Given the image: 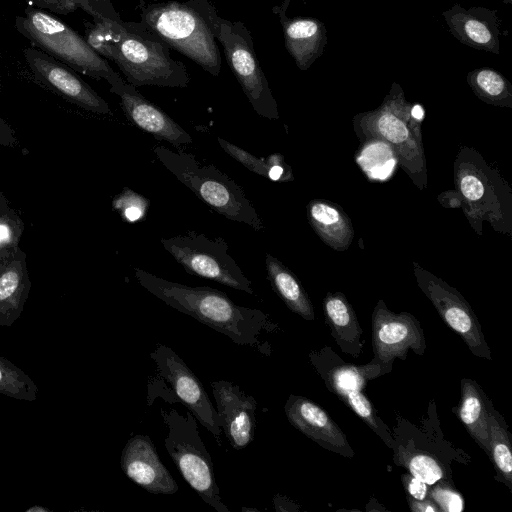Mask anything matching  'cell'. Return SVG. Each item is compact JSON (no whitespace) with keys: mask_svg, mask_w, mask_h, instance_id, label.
<instances>
[{"mask_svg":"<svg viewBox=\"0 0 512 512\" xmlns=\"http://www.w3.org/2000/svg\"><path fill=\"white\" fill-rule=\"evenodd\" d=\"M139 284L170 307L187 314L238 345L262 349L261 336L274 325L258 309L239 306L224 292L211 287H191L134 269Z\"/></svg>","mask_w":512,"mask_h":512,"instance_id":"6da1fadb","label":"cell"},{"mask_svg":"<svg viewBox=\"0 0 512 512\" xmlns=\"http://www.w3.org/2000/svg\"><path fill=\"white\" fill-rule=\"evenodd\" d=\"M217 16L208 0H170L140 6V22L150 32L212 76H219L221 70L214 34Z\"/></svg>","mask_w":512,"mask_h":512,"instance_id":"7a4b0ae2","label":"cell"},{"mask_svg":"<svg viewBox=\"0 0 512 512\" xmlns=\"http://www.w3.org/2000/svg\"><path fill=\"white\" fill-rule=\"evenodd\" d=\"M153 152L164 167L212 210L255 231L263 229L262 219L242 187L213 164L201 163L191 153L161 145L155 146Z\"/></svg>","mask_w":512,"mask_h":512,"instance_id":"3957f363","label":"cell"},{"mask_svg":"<svg viewBox=\"0 0 512 512\" xmlns=\"http://www.w3.org/2000/svg\"><path fill=\"white\" fill-rule=\"evenodd\" d=\"M16 30L33 47L51 55L74 71L97 80H105L110 92L124 84L105 58L97 54L78 32L40 8L26 7L15 19Z\"/></svg>","mask_w":512,"mask_h":512,"instance_id":"277c9868","label":"cell"},{"mask_svg":"<svg viewBox=\"0 0 512 512\" xmlns=\"http://www.w3.org/2000/svg\"><path fill=\"white\" fill-rule=\"evenodd\" d=\"M106 59L116 63L134 87L153 85L186 88L190 77L185 65L173 59L170 47L141 22H124L119 38Z\"/></svg>","mask_w":512,"mask_h":512,"instance_id":"5b68a950","label":"cell"},{"mask_svg":"<svg viewBox=\"0 0 512 512\" xmlns=\"http://www.w3.org/2000/svg\"><path fill=\"white\" fill-rule=\"evenodd\" d=\"M355 131L365 140L379 138L395 151L398 162L421 190L427 186V169L419 120L401 100H389L354 119Z\"/></svg>","mask_w":512,"mask_h":512,"instance_id":"8992f818","label":"cell"},{"mask_svg":"<svg viewBox=\"0 0 512 512\" xmlns=\"http://www.w3.org/2000/svg\"><path fill=\"white\" fill-rule=\"evenodd\" d=\"M167 427L164 446L184 480L200 498L217 512H230L221 498L213 462L198 430L196 418L176 409L160 410Z\"/></svg>","mask_w":512,"mask_h":512,"instance_id":"52a82bcc","label":"cell"},{"mask_svg":"<svg viewBox=\"0 0 512 512\" xmlns=\"http://www.w3.org/2000/svg\"><path fill=\"white\" fill-rule=\"evenodd\" d=\"M455 185L470 219H486L494 229L509 232L511 190L475 150L461 149L454 165Z\"/></svg>","mask_w":512,"mask_h":512,"instance_id":"ba28073f","label":"cell"},{"mask_svg":"<svg viewBox=\"0 0 512 512\" xmlns=\"http://www.w3.org/2000/svg\"><path fill=\"white\" fill-rule=\"evenodd\" d=\"M393 428V461L408 473L429 486L438 482H452L451 461L465 459L442 437L441 430L429 427L420 429L401 417Z\"/></svg>","mask_w":512,"mask_h":512,"instance_id":"9c48e42d","label":"cell"},{"mask_svg":"<svg viewBox=\"0 0 512 512\" xmlns=\"http://www.w3.org/2000/svg\"><path fill=\"white\" fill-rule=\"evenodd\" d=\"M216 39L223 47L226 61L252 108L262 117L278 119L277 103L255 53L253 37L244 23L216 17Z\"/></svg>","mask_w":512,"mask_h":512,"instance_id":"30bf717a","label":"cell"},{"mask_svg":"<svg viewBox=\"0 0 512 512\" xmlns=\"http://www.w3.org/2000/svg\"><path fill=\"white\" fill-rule=\"evenodd\" d=\"M160 242L188 274L216 281L250 295L254 293L251 281L229 254L228 244L222 237L210 239L204 234L188 231L162 238Z\"/></svg>","mask_w":512,"mask_h":512,"instance_id":"8fae6325","label":"cell"},{"mask_svg":"<svg viewBox=\"0 0 512 512\" xmlns=\"http://www.w3.org/2000/svg\"><path fill=\"white\" fill-rule=\"evenodd\" d=\"M413 265L417 285L432 302L443 321L461 337L473 355L491 360V351L481 324L469 303L442 279L416 263Z\"/></svg>","mask_w":512,"mask_h":512,"instance_id":"7c38bea8","label":"cell"},{"mask_svg":"<svg viewBox=\"0 0 512 512\" xmlns=\"http://www.w3.org/2000/svg\"><path fill=\"white\" fill-rule=\"evenodd\" d=\"M150 358L155 363L157 375L172 389L171 402L182 403L221 447L222 430L218 414L198 377L170 347L164 344H158L150 353Z\"/></svg>","mask_w":512,"mask_h":512,"instance_id":"4fadbf2b","label":"cell"},{"mask_svg":"<svg viewBox=\"0 0 512 512\" xmlns=\"http://www.w3.org/2000/svg\"><path fill=\"white\" fill-rule=\"evenodd\" d=\"M373 362L382 375L392 371L396 358L406 360L408 352L424 355L426 340L420 322L408 312L395 313L379 300L372 313Z\"/></svg>","mask_w":512,"mask_h":512,"instance_id":"5bb4252c","label":"cell"},{"mask_svg":"<svg viewBox=\"0 0 512 512\" xmlns=\"http://www.w3.org/2000/svg\"><path fill=\"white\" fill-rule=\"evenodd\" d=\"M23 55L39 83L86 111L112 115L108 103L71 67L35 47L24 48Z\"/></svg>","mask_w":512,"mask_h":512,"instance_id":"9a60e30c","label":"cell"},{"mask_svg":"<svg viewBox=\"0 0 512 512\" xmlns=\"http://www.w3.org/2000/svg\"><path fill=\"white\" fill-rule=\"evenodd\" d=\"M210 384L222 432L234 449L245 448L254 439L256 400L230 381Z\"/></svg>","mask_w":512,"mask_h":512,"instance_id":"2e32d148","label":"cell"},{"mask_svg":"<svg viewBox=\"0 0 512 512\" xmlns=\"http://www.w3.org/2000/svg\"><path fill=\"white\" fill-rule=\"evenodd\" d=\"M120 466L130 480L149 493L171 495L179 489L147 435H135L127 441Z\"/></svg>","mask_w":512,"mask_h":512,"instance_id":"e0dca14e","label":"cell"},{"mask_svg":"<svg viewBox=\"0 0 512 512\" xmlns=\"http://www.w3.org/2000/svg\"><path fill=\"white\" fill-rule=\"evenodd\" d=\"M284 411L293 427L324 449L349 458L355 455L337 423L310 399L291 394Z\"/></svg>","mask_w":512,"mask_h":512,"instance_id":"ac0fdd59","label":"cell"},{"mask_svg":"<svg viewBox=\"0 0 512 512\" xmlns=\"http://www.w3.org/2000/svg\"><path fill=\"white\" fill-rule=\"evenodd\" d=\"M112 93L120 97V106L126 118L141 130L179 148L193 142L190 134L160 107L146 99L136 88L124 82Z\"/></svg>","mask_w":512,"mask_h":512,"instance_id":"d6986e66","label":"cell"},{"mask_svg":"<svg viewBox=\"0 0 512 512\" xmlns=\"http://www.w3.org/2000/svg\"><path fill=\"white\" fill-rule=\"evenodd\" d=\"M309 358L327 388L338 397L349 391H362L369 380L383 376L378 363L371 360L366 365L349 364L327 346L311 351Z\"/></svg>","mask_w":512,"mask_h":512,"instance_id":"ffe728a7","label":"cell"},{"mask_svg":"<svg viewBox=\"0 0 512 512\" xmlns=\"http://www.w3.org/2000/svg\"><path fill=\"white\" fill-rule=\"evenodd\" d=\"M32 282L26 253L19 247L0 260V326L11 327L24 311Z\"/></svg>","mask_w":512,"mask_h":512,"instance_id":"44dd1931","label":"cell"},{"mask_svg":"<svg viewBox=\"0 0 512 512\" xmlns=\"http://www.w3.org/2000/svg\"><path fill=\"white\" fill-rule=\"evenodd\" d=\"M323 309L325 321L341 351L358 358L362 353L363 331L345 295L340 292L327 293Z\"/></svg>","mask_w":512,"mask_h":512,"instance_id":"7402d4cb","label":"cell"},{"mask_svg":"<svg viewBox=\"0 0 512 512\" xmlns=\"http://www.w3.org/2000/svg\"><path fill=\"white\" fill-rule=\"evenodd\" d=\"M307 218L326 245L337 251L348 249L354 229L350 218L337 204L323 199L311 200L307 205Z\"/></svg>","mask_w":512,"mask_h":512,"instance_id":"603a6c76","label":"cell"},{"mask_svg":"<svg viewBox=\"0 0 512 512\" xmlns=\"http://www.w3.org/2000/svg\"><path fill=\"white\" fill-rule=\"evenodd\" d=\"M492 402L481 386L472 379L461 380V400L457 415L470 436L490 455V433L488 425L489 407Z\"/></svg>","mask_w":512,"mask_h":512,"instance_id":"cb8c5ba5","label":"cell"},{"mask_svg":"<svg viewBox=\"0 0 512 512\" xmlns=\"http://www.w3.org/2000/svg\"><path fill=\"white\" fill-rule=\"evenodd\" d=\"M267 278L286 306L307 321L315 319L312 302L296 275L271 254L265 256Z\"/></svg>","mask_w":512,"mask_h":512,"instance_id":"d4e9b609","label":"cell"},{"mask_svg":"<svg viewBox=\"0 0 512 512\" xmlns=\"http://www.w3.org/2000/svg\"><path fill=\"white\" fill-rule=\"evenodd\" d=\"M288 3L289 0H286L281 6H275L272 10L280 18L286 49L293 56L297 65L301 69H305L314 54V44L319 33V25L311 19H288L285 15Z\"/></svg>","mask_w":512,"mask_h":512,"instance_id":"484cf974","label":"cell"},{"mask_svg":"<svg viewBox=\"0 0 512 512\" xmlns=\"http://www.w3.org/2000/svg\"><path fill=\"white\" fill-rule=\"evenodd\" d=\"M217 141L227 154L248 170L275 182L293 181L291 167L281 154L274 153L259 158L223 138L218 137Z\"/></svg>","mask_w":512,"mask_h":512,"instance_id":"4316f807","label":"cell"},{"mask_svg":"<svg viewBox=\"0 0 512 512\" xmlns=\"http://www.w3.org/2000/svg\"><path fill=\"white\" fill-rule=\"evenodd\" d=\"M488 425L490 433V459L492 460L498 476L508 488L512 489V452L510 434L504 419L492 403L489 407Z\"/></svg>","mask_w":512,"mask_h":512,"instance_id":"83f0119b","label":"cell"},{"mask_svg":"<svg viewBox=\"0 0 512 512\" xmlns=\"http://www.w3.org/2000/svg\"><path fill=\"white\" fill-rule=\"evenodd\" d=\"M359 167L370 180L384 181L390 177L398 159L395 151L379 138L365 139L356 154Z\"/></svg>","mask_w":512,"mask_h":512,"instance_id":"f1b7e54d","label":"cell"},{"mask_svg":"<svg viewBox=\"0 0 512 512\" xmlns=\"http://www.w3.org/2000/svg\"><path fill=\"white\" fill-rule=\"evenodd\" d=\"M39 389L22 369L9 359L0 356V393L24 401H35Z\"/></svg>","mask_w":512,"mask_h":512,"instance_id":"f546056e","label":"cell"},{"mask_svg":"<svg viewBox=\"0 0 512 512\" xmlns=\"http://www.w3.org/2000/svg\"><path fill=\"white\" fill-rule=\"evenodd\" d=\"M339 398L381 438L388 448L392 449L394 445L392 432L378 416L371 402L362 391H349L340 395Z\"/></svg>","mask_w":512,"mask_h":512,"instance_id":"4dcf8cb0","label":"cell"},{"mask_svg":"<svg viewBox=\"0 0 512 512\" xmlns=\"http://www.w3.org/2000/svg\"><path fill=\"white\" fill-rule=\"evenodd\" d=\"M473 87L479 92V97L495 105H506L505 100L510 98L505 79L489 69L478 71L474 77Z\"/></svg>","mask_w":512,"mask_h":512,"instance_id":"1f68e13d","label":"cell"},{"mask_svg":"<svg viewBox=\"0 0 512 512\" xmlns=\"http://www.w3.org/2000/svg\"><path fill=\"white\" fill-rule=\"evenodd\" d=\"M24 222L12 208L0 215V260L19 248L24 232Z\"/></svg>","mask_w":512,"mask_h":512,"instance_id":"d6a6232c","label":"cell"},{"mask_svg":"<svg viewBox=\"0 0 512 512\" xmlns=\"http://www.w3.org/2000/svg\"><path fill=\"white\" fill-rule=\"evenodd\" d=\"M112 206L126 222H137L147 213L149 200L125 187L112 201Z\"/></svg>","mask_w":512,"mask_h":512,"instance_id":"836d02e7","label":"cell"},{"mask_svg":"<svg viewBox=\"0 0 512 512\" xmlns=\"http://www.w3.org/2000/svg\"><path fill=\"white\" fill-rule=\"evenodd\" d=\"M428 497L440 511L462 512L464 509V499L456 490L454 484L447 482L433 484L428 490Z\"/></svg>","mask_w":512,"mask_h":512,"instance_id":"e575fe53","label":"cell"},{"mask_svg":"<svg viewBox=\"0 0 512 512\" xmlns=\"http://www.w3.org/2000/svg\"><path fill=\"white\" fill-rule=\"evenodd\" d=\"M78 8L83 9L92 19H107L116 22L123 21L114 8L111 0H73Z\"/></svg>","mask_w":512,"mask_h":512,"instance_id":"d590c367","label":"cell"},{"mask_svg":"<svg viewBox=\"0 0 512 512\" xmlns=\"http://www.w3.org/2000/svg\"><path fill=\"white\" fill-rule=\"evenodd\" d=\"M401 481L407 492V496L415 500H425L428 498L429 485L420 479L412 476L410 473L401 475Z\"/></svg>","mask_w":512,"mask_h":512,"instance_id":"8d00e7d4","label":"cell"},{"mask_svg":"<svg viewBox=\"0 0 512 512\" xmlns=\"http://www.w3.org/2000/svg\"><path fill=\"white\" fill-rule=\"evenodd\" d=\"M35 6L50 13L67 15L74 12L78 6L73 0H29Z\"/></svg>","mask_w":512,"mask_h":512,"instance_id":"74e56055","label":"cell"},{"mask_svg":"<svg viewBox=\"0 0 512 512\" xmlns=\"http://www.w3.org/2000/svg\"><path fill=\"white\" fill-rule=\"evenodd\" d=\"M467 36L479 44H486L491 40V34L488 28L481 22L470 20L465 24Z\"/></svg>","mask_w":512,"mask_h":512,"instance_id":"f35d334b","label":"cell"},{"mask_svg":"<svg viewBox=\"0 0 512 512\" xmlns=\"http://www.w3.org/2000/svg\"><path fill=\"white\" fill-rule=\"evenodd\" d=\"M0 145L14 148L18 146V139L14 129L0 117Z\"/></svg>","mask_w":512,"mask_h":512,"instance_id":"ab89813d","label":"cell"},{"mask_svg":"<svg viewBox=\"0 0 512 512\" xmlns=\"http://www.w3.org/2000/svg\"><path fill=\"white\" fill-rule=\"evenodd\" d=\"M409 507L414 512H439V508L435 503L428 497L425 500H415L411 497H407Z\"/></svg>","mask_w":512,"mask_h":512,"instance_id":"60d3db41","label":"cell"},{"mask_svg":"<svg viewBox=\"0 0 512 512\" xmlns=\"http://www.w3.org/2000/svg\"><path fill=\"white\" fill-rule=\"evenodd\" d=\"M10 208L8 199L0 190V215L5 213Z\"/></svg>","mask_w":512,"mask_h":512,"instance_id":"b9f144b4","label":"cell"},{"mask_svg":"<svg viewBox=\"0 0 512 512\" xmlns=\"http://www.w3.org/2000/svg\"><path fill=\"white\" fill-rule=\"evenodd\" d=\"M47 511L51 512L50 509H47V508L39 506V505H34L25 510V512H47Z\"/></svg>","mask_w":512,"mask_h":512,"instance_id":"7bdbcfd3","label":"cell"},{"mask_svg":"<svg viewBox=\"0 0 512 512\" xmlns=\"http://www.w3.org/2000/svg\"><path fill=\"white\" fill-rule=\"evenodd\" d=\"M246 510H249V511H258V510L253 509V508H252V509L242 508V511H246Z\"/></svg>","mask_w":512,"mask_h":512,"instance_id":"ee69618b","label":"cell"},{"mask_svg":"<svg viewBox=\"0 0 512 512\" xmlns=\"http://www.w3.org/2000/svg\"><path fill=\"white\" fill-rule=\"evenodd\" d=\"M1 86H2V84H1V78H0V90H1Z\"/></svg>","mask_w":512,"mask_h":512,"instance_id":"f6af8a7d","label":"cell"}]
</instances>
